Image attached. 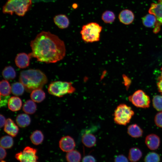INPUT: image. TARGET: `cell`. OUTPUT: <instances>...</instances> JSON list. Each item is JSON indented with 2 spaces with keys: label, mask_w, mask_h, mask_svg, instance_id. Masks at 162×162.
<instances>
[{
  "label": "cell",
  "mask_w": 162,
  "mask_h": 162,
  "mask_svg": "<svg viewBox=\"0 0 162 162\" xmlns=\"http://www.w3.org/2000/svg\"><path fill=\"white\" fill-rule=\"evenodd\" d=\"M124 85L127 87V88H128L130 85V81L129 79H128L127 77H124Z\"/></svg>",
  "instance_id": "ab89813d"
},
{
  "label": "cell",
  "mask_w": 162,
  "mask_h": 162,
  "mask_svg": "<svg viewBox=\"0 0 162 162\" xmlns=\"http://www.w3.org/2000/svg\"><path fill=\"white\" fill-rule=\"evenodd\" d=\"M142 20L143 25L148 28H154L157 22L156 17L150 14L144 16L142 18Z\"/></svg>",
  "instance_id": "44dd1931"
},
{
  "label": "cell",
  "mask_w": 162,
  "mask_h": 162,
  "mask_svg": "<svg viewBox=\"0 0 162 162\" xmlns=\"http://www.w3.org/2000/svg\"><path fill=\"white\" fill-rule=\"evenodd\" d=\"M148 12L156 17L157 22L154 29L159 31L160 26L162 24V0H158V3H152L149 9Z\"/></svg>",
  "instance_id": "9c48e42d"
},
{
  "label": "cell",
  "mask_w": 162,
  "mask_h": 162,
  "mask_svg": "<svg viewBox=\"0 0 162 162\" xmlns=\"http://www.w3.org/2000/svg\"><path fill=\"white\" fill-rule=\"evenodd\" d=\"M127 132L131 136L138 138L142 136L143 131L142 129L137 124H133L129 125L128 128Z\"/></svg>",
  "instance_id": "ac0fdd59"
},
{
  "label": "cell",
  "mask_w": 162,
  "mask_h": 162,
  "mask_svg": "<svg viewBox=\"0 0 162 162\" xmlns=\"http://www.w3.org/2000/svg\"><path fill=\"white\" fill-rule=\"evenodd\" d=\"M32 52L28 54L38 61L46 63H54L64 57L66 48L64 41L57 35L49 32L43 31L31 41Z\"/></svg>",
  "instance_id": "6da1fadb"
},
{
  "label": "cell",
  "mask_w": 162,
  "mask_h": 162,
  "mask_svg": "<svg viewBox=\"0 0 162 162\" xmlns=\"http://www.w3.org/2000/svg\"><path fill=\"white\" fill-rule=\"evenodd\" d=\"M0 162H6L5 161L3 160H1Z\"/></svg>",
  "instance_id": "b9f144b4"
},
{
  "label": "cell",
  "mask_w": 162,
  "mask_h": 162,
  "mask_svg": "<svg viewBox=\"0 0 162 162\" xmlns=\"http://www.w3.org/2000/svg\"><path fill=\"white\" fill-rule=\"evenodd\" d=\"M25 88L20 82H16L13 83L11 86V92L15 96H20L22 95L24 91Z\"/></svg>",
  "instance_id": "d4e9b609"
},
{
  "label": "cell",
  "mask_w": 162,
  "mask_h": 162,
  "mask_svg": "<svg viewBox=\"0 0 162 162\" xmlns=\"http://www.w3.org/2000/svg\"><path fill=\"white\" fill-rule=\"evenodd\" d=\"M2 75L5 80H12L15 78L16 73L13 67L9 66L4 68L2 72Z\"/></svg>",
  "instance_id": "cb8c5ba5"
},
{
  "label": "cell",
  "mask_w": 162,
  "mask_h": 162,
  "mask_svg": "<svg viewBox=\"0 0 162 162\" xmlns=\"http://www.w3.org/2000/svg\"><path fill=\"white\" fill-rule=\"evenodd\" d=\"M37 109L36 104L33 100H28L24 104L22 110L25 113L28 114L34 113Z\"/></svg>",
  "instance_id": "603a6c76"
},
{
  "label": "cell",
  "mask_w": 162,
  "mask_h": 162,
  "mask_svg": "<svg viewBox=\"0 0 162 162\" xmlns=\"http://www.w3.org/2000/svg\"><path fill=\"white\" fill-rule=\"evenodd\" d=\"M129 100L136 106L143 108L150 106V98L143 91L138 90L128 97Z\"/></svg>",
  "instance_id": "52a82bcc"
},
{
  "label": "cell",
  "mask_w": 162,
  "mask_h": 162,
  "mask_svg": "<svg viewBox=\"0 0 162 162\" xmlns=\"http://www.w3.org/2000/svg\"><path fill=\"white\" fill-rule=\"evenodd\" d=\"M4 130L6 133L13 137L16 136L19 131L18 126L10 118L6 120Z\"/></svg>",
  "instance_id": "5bb4252c"
},
{
  "label": "cell",
  "mask_w": 162,
  "mask_h": 162,
  "mask_svg": "<svg viewBox=\"0 0 162 162\" xmlns=\"http://www.w3.org/2000/svg\"><path fill=\"white\" fill-rule=\"evenodd\" d=\"M53 20L55 24L61 29L66 28L69 25V19L64 14H60L55 16Z\"/></svg>",
  "instance_id": "9a60e30c"
},
{
  "label": "cell",
  "mask_w": 162,
  "mask_h": 162,
  "mask_svg": "<svg viewBox=\"0 0 162 162\" xmlns=\"http://www.w3.org/2000/svg\"><path fill=\"white\" fill-rule=\"evenodd\" d=\"M66 157L68 162H80L81 155L78 151L73 150L67 152Z\"/></svg>",
  "instance_id": "83f0119b"
},
{
  "label": "cell",
  "mask_w": 162,
  "mask_h": 162,
  "mask_svg": "<svg viewBox=\"0 0 162 162\" xmlns=\"http://www.w3.org/2000/svg\"><path fill=\"white\" fill-rule=\"evenodd\" d=\"M37 152L36 149L27 146L22 152L17 153L15 157L20 162H38Z\"/></svg>",
  "instance_id": "ba28073f"
},
{
  "label": "cell",
  "mask_w": 162,
  "mask_h": 162,
  "mask_svg": "<svg viewBox=\"0 0 162 162\" xmlns=\"http://www.w3.org/2000/svg\"><path fill=\"white\" fill-rule=\"evenodd\" d=\"M30 138L32 143L35 145L41 144L44 139V136L41 131L36 130L33 132L30 136Z\"/></svg>",
  "instance_id": "4316f807"
},
{
  "label": "cell",
  "mask_w": 162,
  "mask_h": 162,
  "mask_svg": "<svg viewBox=\"0 0 162 162\" xmlns=\"http://www.w3.org/2000/svg\"><path fill=\"white\" fill-rule=\"evenodd\" d=\"M134 115L131 108L125 104L118 105L114 111V120L117 124L125 125L128 124Z\"/></svg>",
  "instance_id": "8992f818"
},
{
  "label": "cell",
  "mask_w": 162,
  "mask_h": 162,
  "mask_svg": "<svg viewBox=\"0 0 162 162\" xmlns=\"http://www.w3.org/2000/svg\"><path fill=\"white\" fill-rule=\"evenodd\" d=\"M157 85L159 92L162 94V78L161 77L159 79Z\"/></svg>",
  "instance_id": "74e56055"
},
{
  "label": "cell",
  "mask_w": 162,
  "mask_h": 162,
  "mask_svg": "<svg viewBox=\"0 0 162 162\" xmlns=\"http://www.w3.org/2000/svg\"><path fill=\"white\" fill-rule=\"evenodd\" d=\"M59 146L63 152H68L74 150L75 146V143L72 137L68 136H65L60 139Z\"/></svg>",
  "instance_id": "30bf717a"
},
{
  "label": "cell",
  "mask_w": 162,
  "mask_h": 162,
  "mask_svg": "<svg viewBox=\"0 0 162 162\" xmlns=\"http://www.w3.org/2000/svg\"><path fill=\"white\" fill-rule=\"evenodd\" d=\"M154 107L157 111H162V95H156L152 99Z\"/></svg>",
  "instance_id": "4dcf8cb0"
},
{
  "label": "cell",
  "mask_w": 162,
  "mask_h": 162,
  "mask_svg": "<svg viewBox=\"0 0 162 162\" xmlns=\"http://www.w3.org/2000/svg\"><path fill=\"white\" fill-rule=\"evenodd\" d=\"M142 153L138 148L133 147L131 148L129 151L128 158L131 162H136L138 161L141 158Z\"/></svg>",
  "instance_id": "7402d4cb"
},
{
  "label": "cell",
  "mask_w": 162,
  "mask_h": 162,
  "mask_svg": "<svg viewBox=\"0 0 162 162\" xmlns=\"http://www.w3.org/2000/svg\"><path fill=\"white\" fill-rule=\"evenodd\" d=\"M49 93L52 95L61 97L68 94H71L75 91L71 82L56 81L52 82L48 88Z\"/></svg>",
  "instance_id": "5b68a950"
},
{
  "label": "cell",
  "mask_w": 162,
  "mask_h": 162,
  "mask_svg": "<svg viewBox=\"0 0 162 162\" xmlns=\"http://www.w3.org/2000/svg\"><path fill=\"white\" fill-rule=\"evenodd\" d=\"M134 15L133 12L128 9L122 10L118 15L120 21L125 25L131 24L134 21Z\"/></svg>",
  "instance_id": "4fadbf2b"
},
{
  "label": "cell",
  "mask_w": 162,
  "mask_h": 162,
  "mask_svg": "<svg viewBox=\"0 0 162 162\" xmlns=\"http://www.w3.org/2000/svg\"><path fill=\"white\" fill-rule=\"evenodd\" d=\"M32 4L31 0H8L2 9L4 14L12 15L15 13L23 16L28 10Z\"/></svg>",
  "instance_id": "3957f363"
},
{
  "label": "cell",
  "mask_w": 162,
  "mask_h": 162,
  "mask_svg": "<svg viewBox=\"0 0 162 162\" xmlns=\"http://www.w3.org/2000/svg\"><path fill=\"white\" fill-rule=\"evenodd\" d=\"M145 142L148 148L151 150H155L159 147L160 143L159 137L157 135L151 134L148 135L145 138Z\"/></svg>",
  "instance_id": "8fae6325"
},
{
  "label": "cell",
  "mask_w": 162,
  "mask_h": 162,
  "mask_svg": "<svg viewBox=\"0 0 162 162\" xmlns=\"http://www.w3.org/2000/svg\"><path fill=\"white\" fill-rule=\"evenodd\" d=\"M19 81L24 85L26 91L32 92L37 89H42L47 82V79L39 69H29L21 72Z\"/></svg>",
  "instance_id": "7a4b0ae2"
},
{
  "label": "cell",
  "mask_w": 162,
  "mask_h": 162,
  "mask_svg": "<svg viewBox=\"0 0 162 162\" xmlns=\"http://www.w3.org/2000/svg\"><path fill=\"white\" fill-rule=\"evenodd\" d=\"M14 141L12 138L9 136L2 137L0 139V146L4 148H10L13 145Z\"/></svg>",
  "instance_id": "f546056e"
},
{
  "label": "cell",
  "mask_w": 162,
  "mask_h": 162,
  "mask_svg": "<svg viewBox=\"0 0 162 162\" xmlns=\"http://www.w3.org/2000/svg\"><path fill=\"white\" fill-rule=\"evenodd\" d=\"M77 5L76 4H73L72 6L74 8H76L77 7Z\"/></svg>",
  "instance_id": "60d3db41"
},
{
  "label": "cell",
  "mask_w": 162,
  "mask_h": 162,
  "mask_svg": "<svg viewBox=\"0 0 162 162\" xmlns=\"http://www.w3.org/2000/svg\"><path fill=\"white\" fill-rule=\"evenodd\" d=\"M6 152L4 148L0 146V159H4L6 156Z\"/></svg>",
  "instance_id": "8d00e7d4"
},
{
  "label": "cell",
  "mask_w": 162,
  "mask_h": 162,
  "mask_svg": "<svg viewBox=\"0 0 162 162\" xmlns=\"http://www.w3.org/2000/svg\"><path fill=\"white\" fill-rule=\"evenodd\" d=\"M114 162H128V161L125 156L122 154H120L116 157Z\"/></svg>",
  "instance_id": "836d02e7"
},
{
  "label": "cell",
  "mask_w": 162,
  "mask_h": 162,
  "mask_svg": "<svg viewBox=\"0 0 162 162\" xmlns=\"http://www.w3.org/2000/svg\"><path fill=\"white\" fill-rule=\"evenodd\" d=\"M9 109L12 111H17L20 110L22 106V101L18 97L13 96L10 98L8 101Z\"/></svg>",
  "instance_id": "2e32d148"
},
{
  "label": "cell",
  "mask_w": 162,
  "mask_h": 162,
  "mask_svg": "<svg viewBox=\"0 0 162 162\" xmlns=\"http://www.w3.org/2000/svg\"><path fill=\"white\" fill-rule=\"evenodd\" d=\"M45 94L41 89H37L33 90L30 94V97L34 101L40 103L45 98Z\"/></svg>",
  "instance_id": "ffe728a7"
},
{
  "label": "cell",
  "mask_w": 162,
  "mask_h": 162,
  "mask_svg": "<svg viewBox=\"0 0 162 162\" xmlns=\"http://www.w3.org/2000/svg\"><path fill=\"white\" fill-rule=\"evenodd\" d=\"M116 16L114 13L112 11L107 10L102 14L101 19L103 22L106 23H110L115 21Z\"/></svg>",
  "instance_id": "f1b7e54d"
},
{
  "label": "cell",
  "mask_w": 162,
  "mask_h": 162,
  "mask_svg": "<svg viewBox=\"0 0 162 162\" xmlns=\"http://www.w3.org/2000/svg\"><path fill=\"white\" fill-rule=\"evenodd\" d=\"M9 98L8 96H3L0 95V106H5L8 102Z\"/></svg>",
  "instance_id": "e575fe53"
},
{
  "label": "cell",
  "mask_w": 162,
  "mask_h": 162,
  "mask_svg": "<svg viewBox=\"0 0 162 162\" xmlns=\"http://www.w3.org/2000/svg\"><path fill=\"white\" fill-rule=\"evenodd\" d=\"M102 27L95 22H91L83 25L80 31L82 40L87 43L98 41Z\"/></svg>",
  "instance_id": "277c9868"
},
{
  "label": "cell",
  "mask_w": 162,
  "mask_h": 162,
  "mask_svg": "<svg viewBox=\"0 0 162 162\" xmlns=\"http://www.w3.org/2000/svg\"><path fill=\"white\" fill-rule=\"evenodd\" d=\"M0 95L8 96L10 94L11 87L8 81L6 80H2L0 83Z\"/></svg>",
  "instance_id": "484cf974"
},
{
  "label": "cell",
  "mask_w": 162,
  "mask_h": 162,
  "mask_svg": "<svg viewBox=\"0 0 162 162\" xmlns=\"http://www.w3.org/2000/svg\"><path fill=\"white\" fill-rule=\"evenodd\" d=\"M0 128H2L5 125L6 120L4 117L1 114L0 116Z\"/></svg>",
  "instance_id": "f35d334b"
},
{
  "label": "cell",
  "mask_w": 162,
  "mask_h": 162,
  "mask_svg": "<svg viewBox=\"0 0 162 162\" xmlns=\"http://www.w3.org/2000/svg\"><path fill=\"white\" fill-rule=\"evenodd\" d=\"M30 57L28 54L24 53L18 54L15 58L16 65L20 68H25L28 67L29 64Z\"/></svg>",
  "instance_id": "7c38bea8"
},
{
  "label": "cell",
  "mask_w": 162,
  "mask_h": 162,
  "mask_svg": "<svg viewBox=\"0 0 162 162\" xmlns=\"http://www.w3.org/2000/svg\"><path fill=\"white\" fill-rule=\"evenodd\" d=\"M154 121L158 127L162 128V112H160L156 115Z\"/></svg>",
  "instance_id": "d6a6232c"
},
{
  "label": "cell",
  "mask_w": 162,
  "mask_h": 162,
  "mask_svg": "<svg viewBox=\"0 0 162 162\" xmlns=\"http://www.w3.org/2000/svg\"><path fill=\"white\" fill-rule=\"evenodd\" d=\"M82 143L85 146L91 148L95 145L96 139L94 135L91 133H87L82 135Z\"/></svg>",
  "instance_id": "e0dca14e"
},
{
  "label": "cell",
  "mask_w": 162,
  "mask_h": 162,
  "mask_svg": "<svg viewBox=\"0 0 162 162\" xmlns=\"http://www.w3.org/2000/svg\"><path fill=\"white\" fill-rule=\"evenodd\" d=\"M161 77L162 78V68L161 69Z\"/></svg>",
  "instance_id": "7bdbcfd3"
},
{
  "label": "cell",
  "mask_w": 162,
  "mask_h": 162,
  "mask_svg": "<svg viewBox=\"0 0 162 162\" xmlns=\"http://www.w3.org/2000/svg\"><path fill=\"white\" fill-rule=\"evenodd\" d=\"M94 158L91 155H87L84 157L82 159V162H95Z\"/></svg>",
  "instance_id": "d590c367"
},
{
  "label": "cell",
  "mask_w": 162,
  "mask_h": 162,
  "mask_svg": "<svg viewBox=\"0 0 162 162\" xmlns=\"http://www.w3.org/2000/svg\"><path fill=\"white\" fill-rule=\"evenodd\" d=\"M160 160L159 155L154 152L148 153L144 159V162H160Z\"/></svg>",
  "instance_id": "1f68e13d"
},
{
  "label": "cell",
  "mask_w": 162,
  "mask_h": 162,
  "mask_svg": "<svg viewBox=\"0 0 162 162\" xmlns=\"http://www.w3.org/2000/svg\"><path fill=\"white\" fill-rule=\"evenodd\" d=\"M16 122L20 127L25 128L30 124L31 119L29 116L27 114H20L17 116Z\"/></svg>",
  "instance_id": "d6986e66"
}]
</instances>
